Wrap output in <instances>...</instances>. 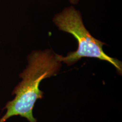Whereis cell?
<instances>
[{
    "label": "cell",
    "mask_w": 122,
    "mask_h": 122,
    "mask_svg": "<svg viewBox=\"0 0 122 122\" xmlns=\"http://www.w3.org/2000/svg\"><path fill=\"white\" fill-rule=\"evenodd\" d=\"M28 65L19 74L21 81L14 88L13 100L8 101L4 109L6 112L0 122H5L14 116H20L29 122H37L33 115L35 102L43 98L44 92L39 89L41 81L56 75L61 69V62L51 50H35L27 57Z\"/></svg>",
    "instance_id": "1"
},
{
    "label": "cell",
    "mask_w": 122,
    "mask_h": 122,
    "mask_svg": "<svg viewBox=\"0 0 122 122\" xmlns=\"http://www.w3.org/2000/svg\"><path fill=\"white\" fill-rule=\"evenodd\" d=\"M53 22L59 30L70 33L77 42L76 51L68 53L66 57L57 54L60 62L68 66L74 65L82 58H96L110 63L120 75L122 72L121 61L107 56L103 50L105 43L92 35L84 24L81 14L74 5L65 7L56 14Z\"/></svg>",
    "instance_id": "2"
},
{
    "label": "cell",
    "mask_w": 122,
    "mask_h": 122,
    "mask_svg": "<svg viewBox=\"0 0 122 122\" xmlns=\"http://www.w3.org/2000/svg\"><path fill=\"white\" fill-rule=\"evenodd\" d=\"M70 1H71V2H72V4H75V3H76V2H78L79 0H70Z\"/></svg>",
    "instance_id": "3"
}]
</instances>
